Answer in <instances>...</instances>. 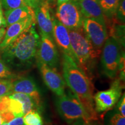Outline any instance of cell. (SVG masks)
I'll return each instance as SVG.
<instances>
[{
    "instance_id": "16",
    "label": "cell",
    "mask_w": 125,
    "mask_h": 125,
    "mask_svg": "<svg viewBox=\"0 0 125 125\" xmlns=\"http://www.w3.org/2000/svg\"><path fill=\"white\" fill-rule=\"evenodd\" d=\"M4 13L7 21V27L20 20L24 19L30 16L35 15L34 9L27 5L10 10H5Z\"/></svg>"
},
{
    "instance_id": "10",
    "label": "cell",
    "mask_w": 125,
    "mask_h": 125,
    "mask_svg": "<svg viewBox=\"0 0 125 125\" xmlns=\"http://www.w3.org/2000/svg\"><path fill=\"white\" fill-rule=\"evenodd\" d=\"M36 64L40 70L41 75L48 89L57 96H61L65 93L66 83L57 70L36 60Z\"/></svg>"
},
{
    "instance_id": "34",
    "label": "cell",
    "mask_w": 125,
    "mask_h": 125,
    "mask_svg": "<svg viewBox=\"0 0 125 125\" xmlns=\"http://www.w3.org/2000/svg\"><path fill=\"white\" fill-rule=\"evenodd\" d=\"M71 1V0H56V2H57V5H59L62 4V3H64L68 1Z\"/></svg>"
},
{
    "instance_id": "1",
    "label": "cell",
    "mask_w": 125,
    "mask_h": 125,
    "mask_svg": "<svg viewBox=\"0 0 125 125\" xmlns=\"http://www.w3.org/2000/svg\"><path fill=\"white\" fill-rule=\"evenodd\" d=\"M35 24L33 23L0 52L1 59L10 70L25 71L36 62L40 35L36 31Z\"/></svg>"
},
{
    "instance_id": "31",
    "label": "cell",
    "mask_w": 125,
    "mask_h": 125,
    "mask_svg": "<svg viewBox=\"0 0 125 125\" xmlns=\"http://www.w3.org/2000/svg\"><path fill=\"white\" fill-rule=\"evenodd\" d=\"M6 30L4 27H0V43L2 41L3 39L5 34Z\"/></svg>"
},
{
    "instance_id": "5",
    "label": "cell",
    "mask_w": 125,
    "mask_h": 125,
    "mask_svg": "<svg viewBox=\"0 0 125 125\" xmlns=\"http://www.w3.org/2000/svg\"><path fill=\"white\" fill-rule=\"evenodd\" d=\"M123 53L121 44L112 37H108L101 53V68L108 78L115 79L118 75Z\"/></svg>"
},
{
    "instance_id": "27",
    "label": "cell",
    "mask_w": 125,
    "mask_h": 125,
    "mask_svg": "<svg viewBox=\"0 0 125 125\" xmlns=\"http://www.w3.org/2000/svg\"><path fill=\"white\" fill-rule=\"evenodd\" d=\"M121 99L119 100L117 103L116 109L123 116H125V94H123L121 97Z\"/></svg>"
},
{
    "instance_id": "14",
    "label": "cell",
    "mask_w": 125,
    "mask_h": 125,
    "mask_svg": "<svg viewBox=\"0 0 125 125\" xmlns=\"http://www.w3.org/2000/svg\"><path fill=\"white\" fill-rule=\"evenodd\" d=\"M34 23H36L35 15H32L8 26L4 39L0 43V52L13 42L20 34Z\"/></svg>"
},
{
    "instance_id": "13",
    "label": "cell",
    "mask_w": 125,
    "mask_h": 125,
    "mask_svg": "<svg viewBox=\"0 0 125 125\" xmlns=\"http://www.w3.org/2000/svg\"><path fill=\"white\" fill-rule=\"evenodd\" d=\"M53 39L56 45L62 53L69 56L78 64L76 57L72 49L68 30L56 18H53Z\"/></svg>"
},
{
    "instance_id": "30",
    "label": "cell",
    "mask_w": 125,
    "mask_h": 125,
    "mask_svg": "<svg viewBox=\"0 0 125 125\" xmlns=\"http://www.w3.org/2000/svg\"><path fill=\"white\" fill-rule=\"evenodd\" d=\"M42 0H27V5L35 9L41 3Z\"/></svg>"
},
{
    "instance_id": "22",
    "label": "cell",
    "mask_w": 125,
    "mask_h": 125,
    "mask_svg": "<svg viewBox=\"0 0 125 125\" xmlns=\"http://www.w3.org/2000/svg\"><path fill=\"white\" fill-rule=\"evenodd\" d=\"M8 111L11 112L15 117H23L24 115L22 103L15 98L9 97Z\"/></svg>"
},
{
    "instance_id": "24",
    "label": "cell",
    "mask_w": 125,
    "mask_h": 125,
    "mask_svg": "<svg viewBox=\"0 0 125 125\" xmlns=\"http://www.w3.org/2000/svg\"><path fill=\"white\" fill-rule=\"evenodd\" d=\"M5 10L27 5V0H0Z\"/></svg>"
},
{
    "instance_id": "15",
    "label": "cell",
    "mask_w": 125,
    "mask_h": 125,
    "mask_svg": "<svg viewBox=\"0 0 125 125\" xmlns=\"http://www.w3.org/2000/svg\"><path fill=\"white\" fill-rule=\"evenodd\" d=\"M76 1L84 17L94 19L106 25L105 19L99 0H76Z\"/></svg>"
},
{
    "instance_id": "37",
    "label": "cell",
    "mask_w": 125,
    "mask_h": 125,
    "mask_svg": "<svg viewBox=\"0 0 125 125\" xmlns=\"http://www.w3.org/2000/svg\"><path fill=\"white\" fill-rule=\"evenodd\" d=\"M0 100H1V97H0Z\"/></svg>"
},
{
    "instance_id": "7",
    "label": "cell",
    "mask_w": 125,
    "mask_h": 125,
    "mask_svg": "<svg viewBox=\"0 0 125 125\" xmlns=\"http://www.w3.org/2000/svg\"><path fill=\"white\" fill-rule=\"evenodd\" d=\"M56 17L68 30L82 28L84 16L76 0H71L57 5Z\"/></svg>"
},
{
    "instance_id": "3",
    "label": "cell",
    "mask_w": 125,
    "mask_h": 125,
    "mask_svg": "<svg viewBox=\"0 0 125 125\" xmlns=\"http://www.w3.org/2000/svg\"><path fill=\"white\" fill-rule=\"evenodd\" d=\"M70 42L78 65L90 78L97 60L101 53L94 49L87 38L82 27L68 30Z\"/></svg>"
},
{
    "instance_id": "19",
    "label": "cell",
    "mask_w": 125,
    "mask_h": 125,
    "mask_svg": "<svg viewBox=\"0 0 125 125\" xmlns=\"http://www.w3.org/2000/svg\"><path fill=\"white\" fill-rule=\"evenodd\" d=\"M110 27V37H112L121 44L122 46H125V24H122L116 21L112 20Z\"/></svg>"
},
{
    "instance_id": "9",
    "label": "cell",
    "mask_w": 125,
    "mask_h": 125,
    "mask_svg": "<svg viewBox=\"0 0 125 125\" xmlns=\"http://www.w3.org/2000/svg\"><path fill=\"white\" fill-rule=\"evenodd\" d=\"M82 27L94 49L101 53L103 45L108 38L107 25L94 19L83 17Z\"/></svg>"
},
{
    "instance_id": "18",
    "label": "cell",
    "mask_w": 125,
    "mask_h": 125,
    "mask_svg": "<svg viewBox=\"0 0 125 125\" xmlns=\"http://www.w3.org/2000/svg\"><path fill=\"white\" fill-rule=\"evenodd\" d=\"M8 96L10 98L18 100L22 103L24 115H26V114L32 109H35L38 110L32 98L26 94L21 93H12L9 94Z\"/></svg>"
},
{
    "instance_id": "25",
    "label": "cell",
    "mask_w": 125,
    "mask_h": 125,
    "mask_svg": "<svg viewBox=\"0 0 125 125\" xmlns=\"http://www.w3.org/2000/svg\"><path fill=\"white\" fill-rule=\"evenodd\" d=\"M125 0H120L118 3V7L116 8V11H115V16L116 21L124 24L125 20Z\"/></svg>"
},
{
    "instance_id": "33",
    "label": "cell",
    "mask_w": 125,
    "mask_h": 125,
    "mask_svg": "<svg viewBox=\"0 0 125 125\" xmlns=\"http://www.w3.org/2000/svg\"><path fill=\"white\" fill-rule=\"evenodd\" d=\"M70 125H85V123L82 121L75 122L70 123Z\"/></svg>"
},
{
    "instance_id": "11",
    "label": "cell",
    "mask_w": 125,
    "mask_h": 125,
    "mask_svg": "<svg viewBox=\"0 0 125 125\" xmlns=\"http://www.w3.org/2000/svg\"><path fill=\"white\" fill-rule=\"evenodd\" d=\"M12 82V93L26 94L32 98L39 111L42 108L41 93L33 78L30 76H21L15 78Z\"/></svg>"
},
{
    "instance_id": "32",
    "label": "cell",
    "mask_w": 125,
    "mask_h": 125,
    "mask_svg": "<svg viewBox=\"0 0 125 125\" xmlns=\"http://www.w3.org/2000/svg\"><path fill=\"white\" fill-rule=\"evenodd\" d=\"M97 121H90L89 122L86 123L85 125H103L101 123H98L97 122Z\"/></svg>"
},
{
    "instance_id": "23",
    "label": "cell",
    "mask_w": 125,
    "mask_h": 125,
    "mask_svg": "<svg viewBox=\"0 0 125 125\" xmlns=\"http://www.w3.org/2000/svg\"><path fill=\"white\" fill-rule=\"evenodd\" d=\"M15 78H16V74L12 71L0 57V78L13 80Z\"/></svg>"
},
{
    "instance_id": "6",
    "label": "cell",
    "mask_w": 125,
    "mask_h": 125,
    "mask_svg": "<svg viewBox=\"0 0 125 125\" xmlns=\"http://www.w3.org/2000/svg\"><path fill=\"white\" fill-rule=\"evenodd\" d=\"M122 89L123 83L121 80L116 79L108 89L97 92L93 96L97 113L104 114L113 109L122 96Z\"/></svg>"
},
{
    "instance_id": "36",
    "label": "cell",
    "mask_w": 125,
    "mask_h": 125,
    "mask_svg": "<svg viewBox=\"0 0 125 125\" xmlns=\"http://www.w3.org/2000/svg\"><path fill=\"white\" fill-rule=\"evenodd\" d=\"M2 125H9L8 123H4Z\"/></svg>"
},
{
    "instance_id": "21",
    "label": "cell",
    "mask_w": 125,
    "mask_h": 125,
    "mask_svg": "<svg viewBox=\"0 0 125 125\" xmlns=\"http://www.w3.org/2000/svg\"><path fill=\"white\" fill-rule=\"evenodd\" d=\"M23 118L24 125H43L42 118L37 109H32L24 115Z\"/></svg>"
},
{
    "instance_id": "8",
    "label": "cell",
    "mask_w": 125,
    "mask_h": 125,
    "mask_svg": "<svg viewBox=\"0 0 125 125\" xmlns=\"http://www.w3.org/2000/svg\"><path fill=\"white\" fill-rule=\"evenodd\" d=\"M36 60L56 70L60 66V56L54 39L42 32H40Z\"/></svg>"
},
{
    "instance_id": "4",
    "label": "cell",
    "mask_w": 125,
    "mask_h": 125,
    "mask_svg": "<svg viewBox=\"0 0 125 125\" xmlns=\"http://www.w3.org/2000/svg\"><path fill=\"white\" fill-rule=\"evenodd\" d=\"M55 105L59 115L68 123L82 121L86 123L90 121L85 109L74 93L64 94L57 96Z\"/></svg>"
},
{
    "instance_id": "17",
    "label": "cell",
    "mask_w": 125,
    "mask_h": 125,
    "mask_svg": "<svg viewBox=\"0 0 125 125\" xmlns=\"http://www.w3.org/2000/svg\"><path fill=\"white\" fill-rule=\"evenodd\" d=\"M119 1L120 0H99L105 21L114 19Z\"/></svg>"
},
{
    "instance_id": "35",
    "label": "cell",
    "mask_w": 125,
    "mask_h": 125,
    "mask_svg": "<svg viewBox=\"0 0 125 125\" xmlns=\"http://www.w3.org/2000/svg\"><path fill=\"white\" fill-rule=\"evenodd\" d=\"M5 123L4 122V118H3L2 115V114L0 112V125H2L3 123Z\"/></svg>"
},
{
    "instance_id": "29",
    "label": "cell",
    "mask_w": 125,
    "mask_h": 125,
    "mask_svg": "<svg viewBox=\"0 0 125 125\" xmlns=\"http://www.w3.org/2000/svg\"><path fill=\"white\" fill-rule=\"evenodd\" d=\"M9 125H24L23 118L21 116L15 117L8 122Z\"/></svg>"
},
{
    "instance_id": "26",
    "label": "cell",
    "mask_w": 125,
    "mask_h": 125,
    "mask_svg": "<svg viewBox=\"0 0 125 125\" xmlns=\"http://www.w3.org/2000/svg\"><path fill=\"white\" fill-rule=\"evenodd\" d=\"M12 80L0 78V97L12 93Z\"/></svg>"
},
{
    "instance_id": "12",
    "label": "cell",
    "mask_w": 125,
    "mask_h": 125,
    "mask_svg": "<svg viewBox=\"0 0 125 125\" xmlns=\"http://www.w3.org/2000/svg\"><path fill=\"white\" fill-rule=\"evenodd\" d=\"M51 4L48 0H42L34 9L35 22L38 24L40 32L53 38V25L52 16Z\"/></svg>"
},
{
    "instance_id": "20",
    "label": "cell",
    "mask_w": 125,
    "mask_h": 125,
    "mask_svg": "<svg viewBox=\"0 0 125 125\" xmlns=\"http://www.w3.org/2000/svg\"><path fill=\"white\" fill-rule=\"evenodd\" d=\"M104 125H125V117L116 109H112L105 113Z\"/></svg>"
},
{
    "instance_id": "28",
    "label": "cell",
    "mask_w": 125,
    "mask_h": 125,
    "mask_svg": "<svg viewBox=\"0 0 125 125\" xmlns=\"http://www.w3.org/2000/svg\"><path fill=\"white\" fill-rule=\"evenodd\" d=\"M7 21H6L5 18L3 8L0 1V27H7Z\"/></svg>"
},
{
    "instance_id": "2",
    "label": "cell",
    "mask_w": 125,
    "mask_h": 125,
    "mask_svg": "<svg viewBox=\"0 0 125 125\" xmlns=\"http://www.w3.org/2000/svg\"><path fill=\"white\" fill-rule=\"evenodd\" d=\"M62 67L65 83L81 102L90 121H98V114L95 110L94 88L90 78L73 59L64 53Z\"/></svg>"
}]
</instances>
